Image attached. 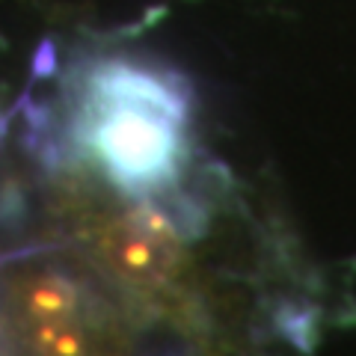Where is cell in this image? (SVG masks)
Listing matches in <instances>:
<instances>
[{
	"label": "cell",
	"mask_w": 356,
	"mask_h": 356,
	"mask_svg": "<svg viewBox=\"0 0 356 356\" xmlns=\"http://www.w3.org/2000/svg\"><path fill=\"white\" fill-rule=\"evenodd\" d=\"M48 178L51 217L74 261L143 324L202 330L193 259L199 214L122 196L63 149L48 161Z\"/></svg>",
	"instance_id": "obj_1"
},
{
	"label": "cell",
	"mask_w": 356,
	"mask_h": 356,
	"mask_svg": "<svg viewBox=\"0 0 356 356\" xmlns=\"http://www.w3.org/2000/svg\"><path fill=\"white\" fill-rule=\"evenodd\" d=\"M63 149L131 199L196 214L178 199L191 163L187 98L172 77L134 60H98L74 81Z\"/></svg>",
	"instance_id": "obj_2"
},
{
	"label": "cell",
	"mask_w": 356,
	"mask_h": 356,
	"mask_svg": "<svg viewBox=\"0 0 356 356\" xmlns=\"http://www.w3.org/2000/svg\"><path fill=\"white\" fill-rule=\"evenodd\" d=\"M140 327L65 250L0 261V356H149Z\"/></svg>",
	"instance_id": "obj_3"
}]
</instances>
